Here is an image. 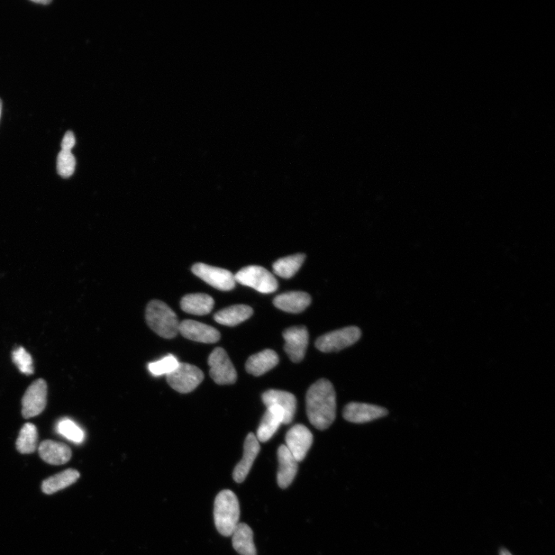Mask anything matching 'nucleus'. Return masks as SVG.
Returning a JSON list of instances; mask_svg holds the SVG:
<instances>
[{"label": "nucleus", "mask_w": 555, "mask_h": 555, "mask_svg": "<svg viewBox=\"0 0 555 555\" xmlns=\"http://www.w3.org/2000/svg\"><path fill=\"white\" fill-rule=\"evenodd\" d=\"M306 411L309 421L318 430L329 429L335 419L336 397L333 384L322 379L308 389Z\"/></svg>", "instance_id": "nucleus-1"}, {"label": "nucleus", "mask_w": 555, "mask_h": 555, "mask_svg": "<svg viewBox=\"0 0 555 555\" xmlns=\"http://www.w3.org/2000/svg\"><path fill=\"white\" fill-rule=\"evenodd\" d=\"M214 517L218 532L225 537L232 536L240 517L239 500L232 490H225L217 495Z\"/></svg>", "instance_id": "nucleus-2"}, {"label": "nucleus", "mask_w": 555, "mask_h": 555, "mask_svg": "<svg viewBox=\"0 0 555 555\" xmlns=\"http://www.w3.org/2000/svg\"><path fill=\"white\" fill-rule=\"evenodd\" d=\"M146 321L150 328L162 338H175L179 333L177 315L165 303L153 300L146 309Z\"/></svg>", "instance_id": "nucleus-3"}, {"label": "nucleus", "mask_w": 555, "mask_h": 555, "mask_svg": "<svg viewBox=\"0 0 555 555\" xmlns=\"http://www.w3.org/2000/svg\"><path fill=\"white\" fill-rule=\"evenodd\" d=\"M236 283L256 289L263 294L276 292L279 287L278 281L265 268L259 266L244 267L235 275Z\"/></svg>", "instance_id": "nucleus-4"}, {"label": "nucleus", "mask_w": 555, "mask_h": 555, "mask_svg": "<svg viewBox=\"0 0 555 555\" xmlns=\"http://www.w3.org/2000/svg\"><path fill=\"white\" fill-rule=\"evenodd\" d=\"M203 379V371L188 363H179L178 367L167 376L171 387L180 394L193 392Z\"/></svg>", "instance_id": "nucleus-5"}, {"label": "nucleus", "mask_w": 555, "mask_h": 555, "mask_svg": "<svg viewBox=\"0 0 555 555\" xmlns=\"http://www.w3.org/2000/svg\"><path fill=\"white\" fill-rule=\"evenodd\" d=\"M360 338L361 331L358 327H345L320 336L316 342V347L323 352H338L350 347Z\"/></svg>", "instance_id": "nucleus-6"}, {"label": "nucleus", "mask_w": 555, "mask_h": 555, "mask_svg": "<svg viewBox=\"0 0 555 555\" xmlns=\"http://www.w3.org/2000/svg\"><path fill=\"white\" fill-rule=\"evenodd\" d=\"M211 377L218 385L234 384L237 380V372L227 356L226 351L220 347L215 349L208 357Z\"/></svg>", "instance_id": "nucleus-7"}, {"label": "nucleus", "mask_w": 555, "mask_h": 555, "mask_svg": "<svg viewBox=\"0 0 555 555\" xmlns=\"http://www.w3.org/2000/svg\"><path fill=\"white\" fill-rule=\"evenodd\" d=\"M48 384L43 379H36L26 389L22 399V414L25 419L40 415L48 403Z\"/></svg>", "instance_id": "nucleus-8"}, {"label": "nucleus", "mask_w": 555, "mask_h": 555, "mask_svg": "<svg viewBox=\"0 0 555 555\" xmlns=\"http://www.w3.org/2000/svg\"><path fill=\"white\" fill-rule=\"evenodd\" d=\"M192 271L197 277L218 290L231 291L235 287V276L229 270L196 263Z\"/></svg>", "instance_id": "nucleus-9"}, {"label": "nucleus", "mask_w": 555, "mask_h": 555, "mask_svg": "<svg viewBox=\"0 0 555 555\" xmlns=\"http://www.w3.org/2000/svg\"><path fill=\"white\" fill-rule=\"evenodd\" d=\"M313 442V436L311 431L303 424L293 426L286 436V447L298 463L305 459Z\"/></svg>", "instance_id": "nucleus-10"}, {"label": "nucleus", "mask_w": 555, "mask_h": 555, "mask_svg": "<svg viewBox=\"0 0 555 555\" xmlns=\"http://www.w3.org/2000/svg\"><path fill=\"white\" fill-rule=\"evenodd\" d=\"M285 351L293 362H301L307 350L308 333L306 326H293L284 333Z\"/></svg>", "instance_id": "nucleus-11"}, {"label": "nucleus", "mask_w": 555, "mask_h": 555, "mask_svg": "<svg viewBox=\"0 0 555 555\" xmlns=\"http://www.w3.org/2000/svg\"><path fill=\"white\" fill-rule=\"evenodd\" d=\"M179 333L188 340L203 343H215L221 338L214 327L190 320L180 323Z\"/></svg>", "instance_id": "nucleus-12"}, {"label": "nucleus", "mask_w": 555, "mask_h": 555, "mask_svg": "<svg viewBox=\"0 0 555 555\" xmlns=\"http://www.w3.org/2000/svg\"><path fill=\"white\" fill-rule=\"evenodd\" d=\"M388 414L387 409L376 405L350 403L343 411L345 420L355 424L370 422Z\"/></svg>", "instance_id": "nucleus-13"}, {"label": "nucleus", "mask_w": 555, "mask_h": 555, "mask_svg": "<svg viewBox=\"0 0 555 555\" xmlns=\"http://www.w3.org/2000/svg\"><path fill=\"white\" fill-rule=\"evenodd\" d=\"M262 402L267 407L276 406L285 414L284 424L293 422L296 411V398L286 391L270 389L262 396Z\"/></svg>", "instance_id": "nucleus-14"}, {"label": "nucleus", "mask_w": 555, "mask_h": 555, "mask_svg": "<svg viewBox=\"0 0 555 555\" xmlns=\"http://www.w3.org/2000/svg\"><path fill=\"white\" fill-rule=\"evenodd\" d=\"M260 452V444L257 436L250 433L244 443V453L242 460L235 468L233 478L237 483L242 482L247 478L253 465L254 460Z\"/></svg>", "instance_id": "nucleus-15"}, {"label": "nucleus", "mask_w": 555, "mask_h": 555, "mask_svg": "<svg viewBox=\"0 0 555 555\" xmlns=\"http://www.w3.org/2000/svg\"><path fill=\"white\" fill-rule=\"evenodd\" d=\"M284 421L285 414L283 409L276 406L267 407L257 431V438L259 442L269 441L276 433L280 425L284 424Z\"/></svg>", "instance_id": "nucleus-16"}, {"label": "nucleus", "mask_w": 555, "mask_h": 555, "mask_svg": "<svg viewBox=\"0 0 555 555\" xmlns=\"http://www.w3.org/2000/svg\"><path fill=\"white\" fill-rule=\"evenodd\" d=\"M279 471L277 474L278 485L281 488H287L293 483L297 474L298 462L293 455L286 447L281 445L278 450Z\"/></svg>", "instance_id": "nucleus-17"}, {"label": "nucleus", "mask_w": 555, "mask_h": 555, "mask_svg": "<svg viewBox=\"0 0 555 555\" xmlns=\"http://www.w3.org/2000/svg\"><path fill=\"white\" fill-rule=\"evenodd\" d=\"M38 451L41 458L53 465H65L72 456L71 450L67 444L51 440L43 441Z\"/></svg>", "instance_id": "nucleus-18"}, {"label": "nucleus", "mask_w": 555, "mask_h": 555, "mask_svg": "<svg viewBox=\"0 0 555 555\" xmlns=\"http://www.w3.org/2000/svg\"><path fill=\"white\" fill-rule=\"evenodd\" d=\"M311 296L304 292H289L279 295L273 304L286 313H300L311 304Z\"/></svg>", "instance_id": "nucleus-19"}, {"label": "nucleus", "mask_w": 555, "mask_h": 555, "mask_svg": "<svg viewBox=\"0 0 555 555\" xmlns=\"http://www.w3.org/2000/svg\"><path fill=\"white\" fill-rule=\"evenodd\" d=\"M279 359L274 350H266L250 357L245 364V369L249 375L260 377L275 368Z\"/></svg>", "instance_id": "nucleus-20"}, {"label": "nucleus", "mask_w": 555, "mask_h": 555, "mask_svg": "<svg viewBox=\"0 0 555 555\" xmlns=\"http://www.w3.org/2000/svg\"><path fill=\"white\" fill-rule=\"evenodd\" d=\"M214 305L213 298L204 293L188 294L182 298L180 301L182 311L195 316L210 313Z\"/></svg>", "instance_id": "nucleus-21"}, {"label": "nucleus", "mask_w": 555, "mask_h": 555, "mask_svg": "<svg viewBox=\"0 0 555 555\" xmlns=\"http://www.w3.org/2000/svg\"><path fill=\"white\" fill-rule=\"evenodd\" d=\"M252 314V307L247 305H235L222 309L214 316V318L221 325L235 326L249 320Z\"/></svg>", "instance_id": "nucleus-22"}, {"label": "nucleus", "mask_w": 555, "mask_h": 555, "mask_svg": "<svg viewBox=\"0 0 555 555\" xmlns=\"http://www.w3.org/2000/svg\"><path fill=\"white\" fill-rule=\"evenodd\" d=\"M233 548L241 555H257L253 541V532L244 523L238 524L232 534Z\"/></svg>", "instance_id": "nucleus-23"}, {"label": "nucleus", "mask_w": 555, "mask_h": 555, "mask_svg": "<svg viewBox=\"0 0 555 555\" xmlns=\"http://www.w3.org/2000/svg\"><path fill=\"white\" fill-rule=\"evenodd\" d=\"M79 478L80 473L77 470L68 469L45 480L43 482L42 490L45 494L52 495L75 484Z\"/></svg>", "instance_id": "nucleus-24"}, {"label": "nucleus", "mask_w": 555, "mask_h": 555, "mask_svg": "<svg viewBox=\"0 0 555 555\" xmlns=\"http://www.w3.org/2000/svg\"><path fill=\"white\" fill-rule=\"evenodd\" d=\"M306 259V254H296L293 256L278 259L273 264V271L275 274L283 279L293 277L302 267Z\"/></svg>", "instance_id": "nucleus-25"}, {"label": "nucleus", "mask_w": 555, "mask_h": 555, "mask_svg": "<svg viewBox=\"0 0 555 555\" xmlns=\"http://www.w3.org/2000/svg\"><path fill=\"white\" fill-rule=\"evenodd\" d=\"M38 448V432L34 424H25L16 441V449L23 454H30Z\"/></svg>", "instance_id": "nucleus-26"}, {"label": "nucleus", "mask_w": 555, "mask_h": 555, "mask_svg": "<svg viewBox=\"0 0 555 555\" xmlns=\"http://www.w3.org/2000/svg\"><path fill=\"white\" fill-rule=\"evenodd\" d=\"M57 431L68 440L76 443H81L85 438V433L81 427L68 418L58 423Z\"/></svg>", "instance_id": "nucleus-27"}, {"label": "nucleus", "mask_w": 555, "mask_h": 555, "mask_svg": "<svg viewBox=\"0 0 555 555\" xmlns=\"http://www.w3.org/2000/svg\"><path fill=\"white\" fill-rule=\"evenodd\" d=\"M179 363L173 355H168L157 362L149 363V370L153 376H168L178 367Z\"/></svg>", "instance_id": "nucleus-28"}, {"label": "nucleus", "mask_w": 555, "mask_h": 555, "mask_svg": "<svg viewBox=\"0 0 555 555\" xmlns=\"http://www.w3.org/2000/svg\"><path fill=\"white\" fill-rule=\"evenodd\" d=\"M12 360L15 365L26 375H31L34 372L31 355L23 347H18L12 353Z\"/></svg>", "instance_id": "nucleus-29"}, {"label": "nucleus", "mask_w": 555, "mask_h": 555, "mask_svg": "<svg viewBox=\"0 0 555 555\" xmlns=\"http://www.w3.org/2000/svg\"><path fill=\"white\" fill-rule=\"evenodd\" d=\"M58 171L63 178H70L74 174L76 168V159L70 151H63L58 157Z\"/></svg>", "instance_id": "nucleus-30"}, {"label": "nucleus", "mask_w": 555, "mask_h": 555, "mask_svg": "<svg viewBox=\"0 0 555 555\" xmlns=\"http://www.w3.org/2000/svg\"><path fill=\"white\" fill-rule=\"evenodd\" d=\"M76 144L75 136L72 131H68L61 143V149L63 151H70L75 147Z\"/></svg>", "instance_id": "nucleus-31"}, {"label": "nucleus", "mask_w": 555, "mask_h": 555, "mask_svg": "<svg viewBox=\"0 0 555 555\" xmlns=\"http://www.w3.org/2000/svg\"><path fill=\"white\" fill-rule=\"evenodd\" d=\"M500 555H512L510 551L505 549H500Z\"/></svg>", "instance_id": "nucleus-32"}, {"label": "nucleus", "mask_w": 555, "mask_h": 555, "mask_svg": "<svg viewBox=\"0 0 555 555\" xmlns=\"http://www.w3.org/2000/svg\"><path fill=\"white\" fill-rule=\"evenodd\" d=\"M33 3L48 5L50 4L51 1H48V0H43V1H40V0H36V1H33Z\"/></svg>", "instance_id": "nucleus-33"}, {"label": "nucleus", "mask_w": 555, "mask_h": 555, "mask_svg": "<svg viewBox=\"0 0 555 555\" xmlns=\"http://www.w3.org/2000/svg\"><path fill=\"white\" fill-rule=\"evenodd\" d=\"M2 113V102L1 99H0V117H1Z\"/></svg>", "instance_id": "nucleus-34"}]
</instances>
